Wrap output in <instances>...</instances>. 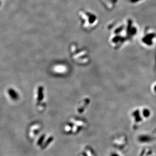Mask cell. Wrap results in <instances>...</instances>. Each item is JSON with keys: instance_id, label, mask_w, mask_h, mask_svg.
<instances>
[{"instance_id": "obj_1", "label": "cell", "mask_w": 156, "mask_h": 156, "mask_svg": "<svg viewBox=\"0 0 156 156\" xmlns=\"http://www.w3.org/2000/svg\"><path fill=\"white\" fill-rule=\"evenodd\" d=\"M112 25L110 41L114 44L121 43L125 40L132 39L137 34V26L131 18H127L121 22H115V25Z\"/></svg>"}, {"instance_id": "obj_2", "label": "cell", "mask_w": 156, "mask_h": 156, "mask_svg": "<svg viewBox=\"0 0 156 156\" xmlns=\"http://www.w3.org/2000/svg\"><path fill=\"white\" fill-rule=\"evenodd\" d=\"M78 19L82 28L86 30H92L98 26L99 19L95 13L86 9H81L77 12Z\"/></svg>"}, {"instance_id": "obj_3", "label": "cell", "mask_w": 156, "mask_h": 156, "mask_svg": "<svg viewBox=\"0 0 156 156\" xmlns=\"http://www.w3.org/2000/svg\"><path fill=\"white\" fill-rule=\"evenodd\" d=\"M142 42L144 45L152 46L156 42V32L149 27L144 29L142 36Z\"/></svg>"}, {"instance_id": "obj_4", "label": "cell", "mask_w": 156, "mask_h": 156, "mask_svg": "<svg viewBox=\"0 0 156 156\" xmlns=\"http://www.w3.org/2000/svg\"><path fill=\"white\" fill-rule=\"evenodd\" d=\"M53 140V137L52 136L47 137L46 134H43L36 140L33 144L35 147L40 150H45L51 145Z\"/></svg>"}, {"instance_id": "obj_5", "label": "cell", "mask_w": 156, "mask_h": 156, "mask_svg": "<svg viewBox=\"0 0 156 156\" xmlns=\"http://www.w3.org/2000/svg\"><path fill=\"white\" fill-rule=\"evenodd\" d=\"M104 7L109 11H112L116 7L118 0H99Z\"/></svg>"}, {"instance_id": "obj_6", "label": "cell", "mask_w": 156, "mask_h": 156, "mask_svg": "<svg viewBox=\"0 0 156 156\" xmlns=\"http://www.w3.org/2000/svg\"><path fill=\"white\" fill-rule=\"evenodd\" d=\"M8 92V94L10 96L12 99H13V100H17L18 99L19 95L16 92H15L14 90H13L12 89H9Z\"/></svg>"}, {"instance_id": "obj_7", "label": "cell", "mask_w": 156, "mask_h": 156, "mask_svg": "<svg viewBox=\"0 0 156 156\" xmlns=\"http://www.w3.org/2000/svg\"><path fill=\"white\" fill-rule=\"evenodd\" d=\"M44 98L43 95V87H39L38 89V100L39 101L42 100Z\"/></svg>"}, {"instance_id": "obj_8", "label": "cell", "mask_w": 156, "mask_h": 156, "mask_svg": "<svg viewBox=\"0 0 156 156\" xmlns=\"http://www.w3.org/2000/svg\"><path fill=\"white\" fill-rule=\"evenodd\" d=\"M130 3L132 4H138L143 2L145 0H127Z\"/></svg>"}, {"instance_id": "obj_9", "label": "cell", "mask_w": 156, "mask_h": 156, "mask_svg": "<svg viewBox=\"0 0 156 156\" xmlns=\"http://www.w3.org/2000/svg\"><path fill=\"white\" fill-rule=\"evenodd\" d=\"M152 90H153V91L154 92L155 94H156V84L154 85V86L152 87Z\"/></svg>"}]
</instances>
